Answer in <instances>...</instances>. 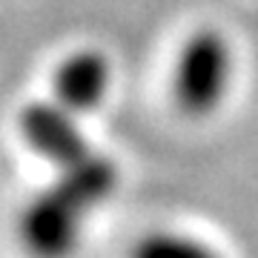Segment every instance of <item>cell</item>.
<instances>
[{"label": "cell", "instance_id": "obj_1", "mask_svg": "<svg viewBox=\"0 0 258 258\" xmlns=\"http://www.w3.org/2000/svg\"><path fill=\"white\" fill-rule=\"evenodd\" d=\"M115 186L118 166L101 152L57 169L55 181L20 212V244L32 258H69L81 247L92 212L109 201Z\"/></svg>", "mask_w": 258, "mask_h": 258}, {"label": "cell", "instance_id": "obj_5", "mask_svg": "<svg viewBox=\"0 0 258 258\" xmlns=\"http://www.w3.org/2000/svg\"><path fill=\"white\" fill-rule=\"evenodd\" d=\"M129 258H227L210 241L178 230H155L132 247Z\"/></svg>", "mask_w": 258, "mask_h": 258}, {"label": "cell", "instance_id": "obj_3", "mask_svg": "<svg viewBox=\"0 0 258 258\" xmlns=\"http://www.w3.org/2000/svg\"><path fill=\"white\" fill-rule=\"evenodd\" d=\"M20 132L29 149H35L40 158L55 164V169L81 164L83 158L95 152L83 135L81 123L75 120V112H69L55 98L29 103L20 112Z\"/></svg>", "mask_w": 258, "mask_h": 258}, {"label": "cell", "instance_id": "obj_2", "mask_svg": "<svg viewBox=\"0 0 258 258\" xmlns=\"http://www.w3.org/2000/svg\"><path fill=\"white\" fill-rule=\"evenodd\" d=\"M232 83V49L221 32H195L175 60L172 95L178 109L204 118L224 103Z\"/></svg>", "mask_w": 258, "mask_h": 258}, {"label": "cell", "instance_id": "obj_4", "mask_svg": "<svg viewBox=\"0 0 258 258\" xmlns=\"http://www.w3.org/2000/svg\"><path fill=\"white\" fill-rule=\"evenodd\" d=\"M109 81L112 69L103 55L92 49L75 52L55 72V101L75 115H86L103 103L109 92Z\"/></svg>", "mask_w": 258, "mask_h": 258}]
</instances>
